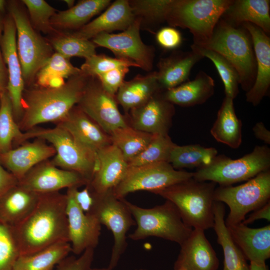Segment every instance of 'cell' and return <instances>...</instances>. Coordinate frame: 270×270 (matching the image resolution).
I'll list each match as a JSON object with an SVG mask.
<instances>
[{
  "mask_svg": "<svg viewBox=\"0 0 270 270\" xmlns=\"http://www.w3.org/2000/svg\"><path fill=\"white\" fill-rule=\"evenodd\" d=\"M66 204V194H40L28 216L10 226L20 255L34 253L58 242H69Z\"/></svg>",
  "mask_w": 270,
  "mask_h": 270,
  "instance_id": "obj_1",
  "label": "cell"
},
{
  "mask_svg": "<svg viewBox=\"0 0 270 270\" xmlns=\"http://www.w3.org/2000/svg\"><path fill=\"white\" fill-rule=\"evenodd\" d=\"M89 78L82 72L58 88H25L22 114L18 124L20 130L25 132L42 124L62 120L79 102Z\"/></svg>",
  "mask_w": 270,
  "mask_h": 270,
  "instance_id": "obj_2",
  "label": "cell"
},
{
  "mask_svg": "<svg viewBox=\"0 0 270 270\" xmlns=\"http://www.w3.org/2000/svg\"><path fill=\"white\" fill-rule=\"evenodd\" d=\"M216 184L192 178L154 194L172 202L186 226L205 230L213 228L214 225V194Z\"/></svg>",
  "mask_w": 270,
  "mask_h": 270,
  "instance_id": "obj_3",
  "label": "cell"
},
{
  "mask_svg": "<svg viewBox=\"0 0 270 270\" xmlns=\"http://www.w3.org/2000/svg\"><path fill=\"white\" fill-rule=\"evenodd\" d=\"M226 58L236 70L240 84L248 92L256 76V60L250 36L245 28L234 26L220 18L208 42L201 46Z\"/></svg>",
  "mask_w": 270,
  "mask_h": 270,
  "instance_id": "obj_4",
  "label": "cell"
},
{
  "mask_svg": "<svg viewBox=\"0 0 270 270\" xmlns=\"http://www.w3.org/2000/svg\"><path fill=\"white\" fill-rule=\"evenodd\" d=\"M6 10L16 25L22 75L28 87L34 84L36 74L54 53V49L47 38L34 28L22 1L6 0Z\"/></svg>",
  "mask_w": 270,
  "mask_h": 270,
  "instance_id": "obj_5",
  "label": "cell"
},
{
  "mask_svg": "<svg viewBox=\"0 0 270 270\" xmlns=\"http://www.w3.org/2000/svg\"><path fill=\"white\" fill-rule=\"evenodd\" d=\"M232 0H172L166 22L172 27L187 28L192 44L203 46Z\"/></svg>",
  "mask_w": 270,
  "mask_h": 270,
  "instance_id": "obj_6",
  "label": "cell"
},
{
  "mask_svg": "<svg viewBox=\"0 0 270 270\" xmlns=\"http://www.w3.org/2000/svg\"><path fill=\"white\" fill-rule=\"evenodd\" d=\"M30 138L50 143L56 150L52 162L59 168L79 174L90 183L96 170V153L78 142L66 130L57 125L48 128L36 126L23 132L22 144Z\"/></svg>",
  "mask_w": 270,
  "mask_h": 270,
  "instance_id": "obj_7",
  "label": "cell"
},
{
  "mask_svg": "<svg viewBox=\"0 0 270 270\" xmlns=\"http://www.w3.org/2000/svg\"><path fill=\"white\" fill-rule=\"evenodd\" d=\"M137 225L128 237L134 240L155 236L180 245L192 228L186 226L175 206L166 200L162 204L145 208L122 199Z\"/></svg>",
  "mask_w": 270,
  "mask_h": 270,
  "instance_id": "obj_8",
  "label": "cell"
},
{
  "mask_svg": "<svg viewBox=\"0 0 270 270\" xmlns=\"http://www.w3.org/2000/svg\"><path fill=\"white\" fill-rule=\"evenodd\" d=\"M270 149L256 146L252 152L238 159L218 155L208 165L197 169L192 178L200 182H212L220 186L248 180L270 170Z\"/></svg>",
  "mask_w": 270,
  "mask_h": 270,
  "instance_id": "obj_9",
  "label": "cell"
},
{
  "mask_svg": "<svg viewBox=\"0 0 270 270\" xmlns=\"http://www.w3.org/2000/svg\"><path fill=\"white\" fill-rule=\"evenodd\" d=\"M270 198V170L238 186H220L214 194V201L224 203L230 208L225 220L226 226L242 222L249 212L263 206Z\"/></svg>",
  "mask_w": 270,
  "mask_h": 270,
  "instance_id": "obj_10",
  "label": "cell"
},
{
  "mask_svg": "<svg viewBox=\"0 0 270 270\" xmlns=\"http://www.w3.org/2000/svg\"><path fill=\"white\" fill-rule=\"evenodd\" d=\"M91 192L94 202L88 214L94 215L101 224L112 232L114 236V245L108 266L114 269L126 248V234L136 222L122 199L116 198L112 190L102 194Z\"/></svg>",
  "mask_w": 270,
  "mask_h": 270,
  "instance_id": "obj_11",
  "label": "cell"
},
{
  "mask_svg": "<svg viewBox=\"0 0 270 270\" xmlns=\"http://www.w3.org/2000/svg\"><path fill=\"white\" fill-rule=\"evenodd\" d=\"M193 176L194 172L176 170L166 162L128 167L125 176L113 189L112 193L119 200L137 191L154 193L190 178Z\"/></svg>",
  "mask_w": 270,
  "mask_h": 270,
  "instance_id": "obj_12",
  "label": "cell"
},
{
  "mask_svg": "<svg viewBox=\"0 0 270 270\" xmlns=\"http://www.w3.org/2000/svg\"><path fill=\"white\" fill-rule=\"evenodd\" d=\"M140 28V20L136 18L125 30L118 34L102 32L92 40L96 46L110 50L116 58L128 60L149 72L153 68L155 48L142 41Z\"/></svg>",
  "mask_w": 270,
  "mask_h": 270,
  "instance_id": "obj_13",
  "label": "cell"
},
{
  "mask_svg": "<svg viewBox=\"0 0 270 270\" xmlns=\"http://www.w3.org/2000/svg\"><path fill=\"white\" fill-rule=\"evenodd\" d=\"M118 104L116 96L107 92L96 77H90L77 106L109 134L128 125Z\"/></svg>",
  "mask_w": 270,
  "mask_h": 270,
  "instance_id": "obj_14",
  "label": "cell"
},
{
  "mask_svg": "<svg viewBox=\"0 0 270 270\" xmlns=\"http://www.w3.org/2000/svg\"><path fill=\"white\" fill-rule=\"evenodd\" d=\"M0 49L8 74L6 92L12 102L14 120L18 124L23 112L22 94L26 85L17 51L16 27L8 12L3 18Z\"/></svg>",
  "mask_w": 270,
  "mask_h": 270,
  "instance_id": "obj_15",
  "label": "cell"
},
{
  "mask_svg": "<svg viewBox=\"0 0 270 270\" xmlns=\"http://www.w3.org/2000/svg\"><path fill=\"white\" fill-rule=\"evenodd\" d=\"M18 184L30 190L46 194L64 188L86 186L88 182L79 174L59 168L48 160L34 166Z\"/></svg>",
  "mask_w": 270,
  "mask_h": 270,
  "instance_id": "obj_16",
  "label": "cell"
},
{
  "mask_svg": "<svg viewBox=\"0 0 270 270\" xmlns=\"http://www.w3.org/2000/svg\"><path fill=\"white\" fill-rule=\"evenodd\" d=\"M72 187L67 188L66 194L68 238L72 252L78 255L88 248L96 247L101 224L94 215L85 213L80 208L74 196Z\"/></svg>",
  "mask_w": 270,
  "mask_h": 270,
  "instance_id": "obj_17",
  "label": "cell"
},
{
  "mask_svg": "<svg viewBox=\"0 0 270 270\" xmlns=\"http://www.w3.org/2000/svg\"><path fill=\"white\" fill-rule=\"evenodd\" d=\"M161 92L125 114L129 126L154 135H168L175 108L174 104L163 98Z\"/></svg>",
  "mask_w": 270,
  "mask_h": 270,
  "instance_id": "obj_18",
  "label": "cell"
},
{
  "mask_svg": "<svg viewBox=\"0 0 270 270\" xmlns=\"http://www.w3.org/2000/svg\"><path fill=\"white\" fill-rule=\"evenodd\" d=\"M128 167L120 150L111 144L97 152L95 172L86 186L96 194L112 190L123 179Z\"/></svg>",
  "mask_w": 270,
  "mask_h": 270,
  "instance_id": "obj_19",
  "label": "cell"
},
{
  "mask_svg": "<svg viewBox=\"0 0 270 270\" xmlns=\"http://www.w3.org/2000/svg\"><path fill=\"white\" fill-rule=\"evenodd\" d=\"M250 34L256 60V76L246 100L258 106L268 95L270 86V38L261 28L251 23L242 24Z\"/></svg>",
  "mask_w": 270,
  "mask_h": 270,
  "instance_id": "obj_20",
  "label": "cell"
},
{
  "mask_svg": "<svg viewBox=\"0 0 270 270\" xmlns=\"http://www.w3.org/2000/svg\"><path fill=\"white\" fill-rule=\"evenodd\" d=\"M204 231L193 228L180 245L174 270H218V259Z\"/></svg>",
  "mask_w": 270,
  "mask_h": 270,
  "instance_id": "obj_21",
  "label": "cell"
},
{
  "mask_svg": "<svg viewBox=\"0 0 270 270\" xmlns=\"http://www.w3.org/2000/svg\"><path fill=\"white\" fill-rule=\"evenodd\" d=\"M55 154L52 145L44 140L35 138L0 154V164L19 181L34 166Z\"/></svg>",
  "mask_w": 270,
  "mask_h": 270,
  "instance_id": "obj_22",
  "label": "cell"
},
{
  "mask_svg": "<svg viewBox=\"0 0 270 270\" xmlns=\"http://www.w3.org/2000/svg\"><path fill=\"white\" fill-rule=\"evenodd\" d=\"M55 124L64 128L78 142L96 153L112 144L110 136L77 105L62 120Z\"/></svg>",
  "mask_w": 270,
  "mask_h": 270,
  "instance_id": "obj_23",
  "label": "cell"
},
{
  "mask_svg": "<svg viewBox=\"0 0 270 270\" xmlns=\"http://www.w3.org/2000/svg\"><path fill=\"white\" fill-rule=\"evenodd\" d=\"M135 18L128 0H116L98 17L80 29L70 32L76 37L90 40L102 32L124 31Z\"/></svg>",
  "mask_w": 270,
  "mask_h": 270,
  "instance_id": "obj_24",
  "label": "cell"
},
{
  "mask_svg": "<svg viewBox=\"0 0 270 270\" xmlns=\"http://www.w3.org/2000/svg\"><path fill=\"white\" fill-rule=\"evenodd\" d=\"M226 226L246 260L258 264H266L270 257V224L251 228L242 222Z\"/></svg>",
  "mask_w": 270,
  "mask_h": 270,
  "instance_id": "obj_25",
  "label": "cell"
},
{
  "mask_svg": "<svg viewBox=\"0 0 270 270\" xmlns=\"http://www.w3.org/2000/svg\"><path fill=\"white\" fill-rule=\"evenodd\" d=\"M204 57L191 50H174L169 56L160 59L156 77L162 91L174 88L189 80L194 64Z\"/></svg>",
  "mask_w": 270,
  "mask_h": 270,
  "instance_id": "obj_26",
  "label": "cell"
},
{
  "mask_svg": "<svg viewBox=\"0 0 270 270\" xmlns=\"http://www.w3.org/2000/svg\"><path fill=\"white\" fill-rule=\"evenodd\" d=\"M214 81L204 71H200L194 78L170 90L161 92L164 99L173 104L183 107L193 106L206 102L214 94Z\"/></svg>",
  "mask_w": 270,
  "mask_h": 270,
  "instance_id": "obj_27",
  "label": "cell"
},
{
  "mask_svg": "<svg viewBox=\"0 0 270 270\" xmlns=\"http://www.w3.org/2000/svg\"><path fill=\"white\" fill-rule=\"evenodd\" d=\"M38 194L18 184L0 196V222L10 226L22 221L36 207Z\"/></svg>",
  "mask_w": 270,
  "mask_h": 270,
  "instance_id": "obj_28",
  "label": "cell"
},
{
  "mask_svg": "<svg viewBox=\"0 0 270 270\" xmlns=\"http://www.w3.org/2000/svg\"><path fill=\"white\" fill-rule=\"evenodd\" d=\"M270 1L269 0H232L222 16L231 25L238 27L248 22L270 32Z\"/></svg>",
  "mask_w": 270,
  "mask_h": 270,
  "instance_id": "obj_29",
  "label": "cell"
},
{
  "mask_svg": "<svg viewBox=\"0 0 270 270\" xmlns=\"http://www.w3.org/2000/svg\"><path fill=\"white\" fill-rule=\"evenodd\" d=\"M110 0H81L65 10L58 11L51 18L52 26L60 32L76 31L88 24L92 18L106 9Z\"/></svg>",
  "mask_w": 270,
  "mask_h": 270,
  "instance_id": "obj_30",
  "label": "cell"
},
{
  "mask_svg": "<svg viewBox=\"0 0 270 270\" xmlns=\"http://www.w3.org/2000/svg\"><path fill=\"white\" fill-rule=\"evenodd\" d=\"M160 91L156 71H152L146 75L138 74L130 80H124L116 98L126 114Z\"/></svg>",
  "mask_w": 270,
  "mask_h": 270,
  "instance_id": "obj_31",
  "label": "cell"
},
{
  "mask_svg": "<svg viewBox=\"0 0 270 270\" xmlns=\"http://www.w3.org/2000/svg\"><path fill=\"white\" fill-rule=\"evenodd\" d=\"M214 225L218 243L221 246L224 256L223 270H250L242 253L232 239L225 224V208L223 203L214 202Z\"/></svg>",
  "mask_w": 270,
  "mask_h": 270,
  "instance_id": "obj_32",
  "label": "cell"
},
{
  "mask_svg": "<svg viewBox=\"0 0 270 270\" xmlns=\"http://www.w3.org/2000/svg\"><path fill=\"white\" fill-rule=\"evenodd\" d=\"M242 123L236 116L233 100L225 96L210 132L218 142L237 148L242 142Z\"/></svg>",
  "mask_w": 270,
  "mask_h": 270,
  "instance_id": "obj_33",
  "label": "cell"
},
{
  "mask_svg": "<svg viewBox=\"0 0 270 270\" xmlns=\"http://www.w3.org/2000/svg\"><path fill=\"white\" fill-rule=\"evenodd\" d=\"M71 252L69 242H58L34 253L20 255L13 270H52Z\"/></svg>",
  "mask_w": 270,
  "mask_h": 270,
  "instance_id": "obj_34",
  "label": "cell"
},
{
  "mask_svg": "<svg viewBox=\"0 0 270 270\" xmlns=\"http://www.w3.org/2000/svg\"><path fill=\"white\" fill-rule=\"evenodd\" d=\"M82 72L80 68L74 66L69 59L54 52L36 74L33 85L42 88H58L65 83L64 78L68 79Z\"/></svg>",
  "mask_w": 270,
  "mask_h": 270,
  "instance_id": "obj_35",
  "label": "cell"
},
{
  "mask_svg": "<svg viewBox=\"0 0 270 270\" xmlns=\"http://www.w3.org/2000/svg\"><path fill=\"white\" fill-rule=\"evenodd\" d=\"M217 156L218 150L214 148H206L198 144H176L171 150L168 162L176 170L198 169L210 164Z\"/></svg>",
  "mask_w": 270,
  "mask_h": 270,
  "instance_id": "obj_36",
  "label": "cell"
},
{
  "mask_svg": "<svg viewBox=\"0 0 270 270\" xmlns=\"http://www.w3.org/2000/svg\"><path fill=\"white\" fill-rule=\"evenodd\" d=\"M109 135L112 144L120 150L127 162L139 154L155 136L136 129L129 125L116 128Z\"/></svg>",
  "mask_w": 270,
  "mask_h": 270,
  "instance_id": "obj_37",
  "label": "cell"
},
{
  "mask_svg": "<svg viewBox=\"0 0 270 270\" xmlns=\"http://www.w3.org/2000/svg\"><path fill=\"white\" fill-rule=\"evenodd\" d=\"M136 18L140 20V28H152L166 22L172 0H128Z\"/></svg>",
  "mask_w": 270,
  "mask_h": 270,
  "instance_id": "obj_38",
  "label": "cell"
},
{
  "mask_svg": "<svg viewBox=\"0 0 270 270\" xmlns=\"http://www.w3.org/2000/svg\"><path fill=\"white\" fill-rule=\"evenodd\" d=\"M23 134L14 120L10 100L6 91L1 93L0 104V154L20 145Z\"/></svg>",
  "mask_w": 270,
  "mask_h": 270,
  "instance_id": "obj_39",
  "label": "cell"
},
{
  "mask_svg": "<svg viewBox=\"0 0 270 270\" xmlns=\"http://www.w3.org/2000/svg\"><path fill=\"white\" fill-rule=\"evenodd\" d=\"M47 40L55 52L69 60L72 56L86 59L96 54V46L92 40L76 37L70 32L60 31Z\"/></svg>",
  "mask_w": 270,
  "mask_h": 270,
  "instance_id": "obj_40",
  "label": "cell"
},
{
  "mask_svg": "<svg viewBox=\"0 0 270 270\" xmlns=\"http://www.w3.org/2000/svg\"><path fill=\"white\" fill-rule=\"evenodd\" d=\"M190 47L192 50L204 58H208L214 63L223 82L225 96L234 100L239 92L240 78L232 64L224 56L214 50L194 44Z\"/></svg>",
  "mask_w": 270,
  "mask_h": 270,
  "instance_id": "obj_41",
  "label": "cell"
},
{
  "mask_svg": "<svg viewBox=\"0 0 270 270\" xmlns=\"http://www.w3.org/2000/svg\"><path fill=\"white\" fill-rule=\"evenodd\" d=\"M175 144L168 134H156L139 154L128 162V166H138L164 162H168L171 150Z\"/></svg>",
  "mask_w": 270,
  "mask_h": 270,
  "instance_id": "obj_42",
  "label": "cell"
},
{
  "mask_svg": "<svg viewBox=\"0 0 270 270\" xmlns=\"http://www.w3.org/2000/svg\"><path fill=\"white\" fill-rule=\"evenodd\" d=\"M27 9L28 14L34 28L39 32L51 36L60 31L50 24V19L58 11L44 0H21Z\"/></svg>",
  "mask_w": 270,
  "mask_h": 270,
  "instance_id": "obj_43",
  "label": "cell"
},
{
  "mask_svg": "<svg viewBox=\"0 0 270 270\" xmlns=\"http://www.w3.org/2000/svg\"><path fill=\"white\" fill-rule=\"evenodd\" d=\"M120 66L137 68L134 64L126 60L112 58L104 54H96L85 59L80 69L87 76L96 77L101 74Z\"/></svg>",
  "mask_w": 270,
  "mask_h": 270,
  "instance_id": "obj_44",
  "label": "cell"
},
{
  "mask_svg": "<svg viewBox=\"0 0 270 270\" xmlns=\"http://www.w3.org/2000/svg\"><path fill=\"white\" fill-rule=\"evenodd\" d=\"M20 256L11 227L0 222V270H13Z\"/></svg>",
  "mask_w": 270,
  "mask_h": 270,
  "instance_id": "obj_45",
  "label": "cell"
},
{
  "mask_svg": "<svg viewBox=\"0 0 270 270\" xmlns=\"http://www.w3.org/2000/svg\"><path fill=\"white\" fill-rule=\"evenodd\" d=\"M129 68L118 67L101 74L96 78L107 92L116 96L118 89L124 81V78L129 72Z\"/></svg>",
  "mask_w": 270,
  "mask_h": 270,
  "instance_id": "obj_46",
  "label": "cell"
},
{
  "mask_svg": "<svg viewBox=\"0 0 270 270\" xmlns=\"http://www.w3.org/2000/svg\"><path fill=\"white\" fill-rule=\"evenodd\" d=\"M94 249L86 250L78 258L66 256L57 264L56 270H88L94 260Z\"/></svg>",
  "mask_w": 270,
  "mask_h": 270,
  "instance_id": "obj_47",
  "label": "cell"
},
{
  "mask_svg": "<svg viewBox=\"0 0 270 270\" xmlns=\"http://www.w3.org/2000/svg\"><path fill=\"white\" fill-rule=\"evenodd\" d=\"M157 43L166 50H174L182 42L181 33L175 28L166 26L160 28L156 33Z\"/></svg>",
  "mask_w": 270,
  "mask_h": 270,
  "instance_id": "obj_48",
  "label": "cell"
},
{
  "mask_svg": "<svg viewBox=\"0 0 270 270\" xmlns=\"http://www.w3.org/2000/svg\"><path fill=\"white\" fill-rule=\"evenodd\" d=\"M18 184V179L0 164V196Z\"/></svg>",
  "mask_w": 270,
  "mask_h": 270,
  "instance_id": "obj_49",
  "label": "cell"
},
{
  "mask_svg": "<svg viewBox=\"0 0 270 270\" xmlns=\"http://www.w3.org/2000/svg\"><path fill=\"white\" fill-rule=\"evenodd\" d=\"M5 13L0 12V93L6 90L8 82V69L4 61L0 49V40L3 28V18Z\"/></svg>",
  "mask_w": 270,
  "mask_h": 270,
  "instance_id": "obj_50",
  "label": "cell"
},
{
  "mask_svg": "<svg viewBox=\"0 0 270 270\" xmlns=\"http://www.w3.org/2000/svg\"><path fill=\"white\" fill-rule=\"evenodd\" d=\"M265 219L270 221V201L264 204L263 206L255 210L248 216L247 218H245L242 222L248 225L254 222V221Z\"/></svg>",
  "mask_w": 270,
  "mask_h": 270,
  "instance_id": "obj_51",
  "label": "cell"
},
{
  "mask_svg": "<svg viewBox=\"0 0 270 270\" xmlns=\"http://www.w3.org/2000/svg\"><path fill=\"white\" fill-rule=\"evenodd\" d=\"M256 138L266 144H270V132L262 122H258L252 128Z\"/></svg>",
  "mask_w": 270,
  "mask_h": 270,
  "instance_id": "obj_52",
  "label": "cell"
},
{
  "mask_svg": "<svg viewBox=\"0 0 270 270\" xmlns=\"http://www.w3.org/2000/svg\"><path fill=\"white\" fill-rule=\"evenodd\" d=\"M249 268L250 270H268V267L266 264H258L253 262H250Z\"/></svg>",
  "mask_w": 270,
  "mask_h": 270,
  "instance_id": "obj_53",
  "label": "cell"
},
{
  "mask_svg": "<svg viewBox=\"0 0 270 270\" xmlns=\"http://www.w3.org/2000/svg\"><path fill=\"white\" fill-rule=\"evenodd\" d=\"M6 11V0H0V12L3 13Z\"/></svg>",
  "mask_w": 270,
  "mask_h": 270,
  "instance_id": "obj_54",
  "label": "cell"
},
{
  "mask_svg": "<svg viewBox=\"0 0 270 270\" xmlns=\"http://www.w3.org/2000/svg\"><path fill=\"white\" fill-rule=\"evenodd\" d=\"M63 1L67 4L68 8L74 6L75 1L74 0H64Z\"/></svg>",
  "mask_w": 270,
  "mask_h": 270,
  "instance_id": "obj_55",
  "label": "cell"
},
{
  "mask_svg": "<svg viewBox=\"0 0 270 270\" xmlns=\"http://www.w3.org/2000/svg\"><path fill=\"white\" fill-rule=\"evenodd\" d=\"M88 270H114V269L110 268L108 266L106 268H92L91 267Z\"/></svg>",
  "mask_w": 270,
  "mask_h": 270,
  "instance_id": "obj_56",
  "label": "cell"
},
{
  "mask_svg": "<svg viewBox=\"0 0 270 270\" xmlns=\"http://www.w3.org/2000/svg\"><path fill=\"white\" fill-rule=\"evenodd\" d=\"M148 270L140 268V269H138V270Z\"/></svg>",
  "mask_w": 270,
  "mask_h": 270,
  "instance_id": "obj_57",
  "label": "cell"
},
{
  "mask_svg": "<svg viewBox=\"0 0 270 270\" xmlns=\"http://www.w3.org/2000/svg\"><path fill=\"white\" fill-rule=\"evenodd\" d=\"M1 93H0V104Z\"/></svg>",
  "mask_w": 270,
  "mask_h": 270,
  "instance_id": "obj_58",
  "label": "cell"
}]
</instances>
